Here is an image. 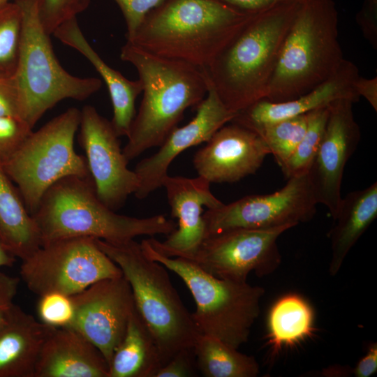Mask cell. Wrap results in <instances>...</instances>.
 Returning <instances> with one entry per match:
<instances>
[{
  "label": "cell",
  "mask_w": 377,
  "mask_h": 377,
  "mask_svg": "<svg viewBox=\"0 0 377 377\" xmlns=\"http://www.w3.org/2000/svg\"><path fill=\"white\" fill-rule=\"evenodd\" d=\"M354 88L358 96H363L376 112L377 77L366 78L360 75L354 82Z\"/></svg>",
  "instance_id": "60d3db41"
},
{
  "label": "cell",
  "mask_w": 377,
  "mask_h": 377,
  "mask_svg": "<svg viewBox=\"0 0 377 377\" xmlns=\"http://www.w3.org/2000/svg\"><path fill=\"white\" fill-rule=\"evenodd\" d=\"M37 312L40 321L54 327H68L74 316L72 297L50 293L40 297Z\"/></svg>",
  "instance_id": "1f68e13d"
},
{
  "label": "cell",
  "mask_w": 377,
  "mask_h": 377,
  "mask_svg": "<svg viewBox=\"0 0 377 377\" xmlns=\"http://www.w3.org/2000/svg\"><path fill=\"white\" fill-rule=\"evenodd\" d=\"M34 377H109L101 351L77 331L55 327L40 350Z\"/></svg>",
  "instance_id": "ffe728a7"
},
{
  "label": "cell",
  "mask_w": 377,
  "mask_h": 377,
  "mask_svg": "<svg viewBox=\"0 0 377 377\" xmlns=\"http://www.w3.org/2000/svg\"><path fill=\"white\" fill-rule=\"evenodd\" d=\"M80 121V110L67 109L38 131H32L1 161L31 215L44 193L57 182L69 176L91 177L85 157L77 154L74 148Z\"/></svg>",
  "instance_id": "9c48e42d"
},
{
  "label": "cell",
  "mask_w": 377,
  "mask_h": 377,
  "mask_svg": "<svg viewBox=\"0 0 377 377\" xmlns=\"http://www.w3.org/2000/svg\"><path fill=\"white\" fill-rule=\"evenodd\" d=\"M193 351L198 371L205 377H256L259 364L253 356L238 351L217 338L200 334Z\"/></svg>",
  "instance_id": "4316f807"
},
{
  "label": "cell",
  "mask_w": 377,
  "mask_h": 377,
  "mask_svg": "<svg viewBox=\"0 0 377 377\" xmlns=\"http://www.w3.org/2000/svg\"><path fill=\"white\" fill-rule=\"evenodd\" d=\"M20 279L0 272V327L6 322L15 306Z\"/></svg>",
  "instance_id": "74e56055"
},
{
  "label": "cell",
  "mask_w": 377,
  "mask_h": 377,
  "mask_svg": "<svg viewBox=\"0 0 377 377\" xmlns=\"http://www.w3.org/2000/svg\"><path fill=\"white\" fill-rule=\"evenodd\" d=\"M345 59L333 0H304L284 40L265 100L296 98L331 77Z\"/></svg>",
  "instance_id": "8992f818"
},
{
  "label": "cell",
  "mask_w": 377,
  "mask_h": 377,
  "mask_svg": "<svg viewBox=\"0 0 377 377\" xmlns=\"http://www.w3.org/2000/svg\"><path fill=\"white\" fill-rule=\"evenodd\" d=\"M280 190L269 194L250 195L203 213L206 237L226 230L295 227L311 221L317 200L307 173L288 179Z\"/></svg>",
  "instance_id": "7c38bea8"
},
{
  "label": "cell",
  "mask_w": 377,
  "mask_h": 377,
  "mask_svg": "<svg viewBox=\"0 0 377 377\" xmlns=\"http://www.w3.org/2000/svg\"><path fill=\"white\" fill-rule=\"evenodd\" d=\"M377 371V343H372L366 354L352 369L350 374L355 377H370Z\"/></svg>",
  "instance_id": "ab89813d"
},
{
  "label": "cell",
  "mask_w": 377,
  "mask_h": 377,
  "mask_svg": "<svg viewBox=\"0 0 377 377\" xmlns=\"http://www.w3.org/2000/svg\"><path fill=\"white\" fill-rule=\"evenodd\" d=\"M268 154L258 134L230 122L195 152L193 163L198 176L210 184H231L256 173Z\"/></svg>",
  "instance_id": "e0dca14e"
},
{
  "label": "cell",
  "mask_w": 377,
  "mask_h": 377,
  "mask_svg": "<svg viewBox=\"0 0 377 377\" xmlns=\"http://www.w3.org/2000/svg\"><path fill=\"white\" fill-rule=\"evenodd\" d=\"M314 313L302 296L290 293L279 298L267 318V343L274 354L311 337L314 331Z\"/></svg>",
  "instance_id": "484cf974"
},
{
  "label": "cell",
  "mask_w": 377,
  "mask_h": 377,
  "mask_svg": "<svg viewBox=\"0 0 377 377\" xmlns=\"http://www.w3.org/2000/svg\"><path fill=\"white\" fill-rule=\"evenodd\" d=\"M377 217V182L342 198L327 235L331 243L329 274L336 276L345 258Z\"/></svg>",
  "instance_id": "603a6c76"
},
{
  "label": "cell",
  "mask_w": 377,
  "mask_h": 377,
  "mask_svg": "<svg viewBox=\"0 0 377 377\" xmlns=\"http://www.w3.org/2000/svg\"><path fill=\"white\" fill-rule=\"evenodd\" d=\"M328 106L307 113L305 133L285 165L281 168L287 179L306 174L318 152L328 117Z\"/></svg>",
  "instance_id": "f1b7e54d"
},
{
  "label": "cell",
  "mask_w": 377,
  "mask_h": 377,
  "mask_svg": "<svg viewBox=\"0 0 377 377\" xmlns=\"http://www.w3.org/2000/svg\"><path fill=\"white\" fill-rule=\"evenodd\" d=\"M41 246L59 239L91 237L107 242L170 235L177 223L163 215L136 218L119 214L98 197L91 177H64L50 186L31 215Z\"/></svg>",
  "instance_id": "277c9868"
},
{
  "label": "cell",
  "mask_w": 377,
  "mask_h": 377,
  "mask_svg": "<svg viewBox=\"0 0 377 377\" xmlns=\"http://www.w3.org/2000/svg\"><path fill=\"white\" fill-rule=\"evenodd\" d=\"M210 183L203 177L168 175L163 186L165 189L171 216L177 219V228L160 242L147 239L150 245L161 254L176 257L194 251L206 237L203 206L214 209L223 203L210 191Z\"/></svg>",
  "instance_id": "ac0fdd59"
},
{
  "label": "cell",
  "mask_w": 377,
  "mask_h": 377,
  "mask_svg": "<svg viewBox=\"0 0 377 377\" xmlns=\"http://www.w3.org/2000/svg\"><path fill=\"white\" fill-rule=\"evenodd\" d=\"M22 15L20 54L14 77L20 93L22 119L33 128L43 114L62 100L84 101L97 92L102 82L80 77L59 64L50 34L38 15L39 0H13Z\"/></svg>",
  "instance_id": "ba28073f"
},
{
  "label": "cell",
  "mask_w": 377,
  "mask_h": 377,
  "mask_svg": "<svg viewBox=\"0 0 377 377\" xmlns=\"http://www.w3.org/2000/svg\"><path fill=\"white\" fill-rule=\"evenodd\" d=\"M71 297L74 316L68 327L94 344L109 366L135 308L128 281L123 275L103 279Z\"/></svg>",
  "instance_id": "5bb4252c"
},
{
  "label": "cell",
  "mask_w": 377,
  "mask_h": 377,
  "mask_svg": "<svg viewBox=\"0 0 377 377\" xmlns=\"http://www.w3.org/2000/svg\"><path fill=\"white\" fill-rule=\"evenodd\" d=\"M205 76L207 92L196 107L195 116L187 124L173 129L156 153L137 163L134 171L139 177L140 186L134 195L138 199H145L163 186L170 165L178 155L193 146L208 141L236 115L224 105Z\"/></svg>",
  "instance_id": "2e32d148"
},
{
  "label": "cell",
  "mask_w": 377,
  "mask_h": 377,
  "mask_svg": "<svg viewBox=\"0 0 377 377\" xmlns=\"http://www.w3.org/2000/svg\"><path fill=\"white\" fill-rule=\"evenodd\" d=\"M293 228H236L209 235L185 258L219 279L247 281L250 273L262 277L272 274L281 263L277 239Z\"/></svg>",
  "instance_id": "8fae6325"
},
{
  "label": "cell",
  "mask_w": 377,
  "mask_h": 377,
  "mask_svg": "<svg viewBox=\"0 0 377 377\" xmlns=\"http://www.w3.org/2000/svg\"><path fill=\"white\" fill-rule=\"evenodd\" d=\"M9 1V0H0V8L4 5H6V3H8Z\"/></svg>",
  "instance_id": "7bdbcfd3"
},
{
  "label": "cell",
  "mask_w": 377,
  "mask_h": 377,
  "mask_svg": "<svg viewBox=\"0 0 377 377\" xmlns=\"http://www.w3.org/2000/svg\"><path fill=\"white\" fill-rule=\"evenodd\" d=\"M234 8L246 13H256L266 10L276 4L304 0H219Z\"/></svg>",
  "instance_id": "f35d334b"
},
{
  "label": "cell",
  "mask_w": 377,
  "mask_h": 377,
  "mask_svg": "<svg viewBox=\"0 0 377 377\" xmlns=\"http://www.w3.org/2000/svg\"><path fill=\"white\" fill-rule=\"evenodd\" d=\"M54 328L15 304L0 327V377H34L42 347Z\"/></svg>",
  "instance_id": "7402d4cb"
},
{
  "label": "cell",
  "mask_w": 377,
  "mask_h": 377,
  "mask_svg": "<svg viewBox=\"0 0 377 377\" xmlns=\"http://www.w3.org/2000/svg\"><path fill=\"white\" fill-rule=\"evenodd\" d=\"M307 124V114L262 126L253 131L260 135L270 154L281 168L302 140Z\"/></svg>",
  "instance_id": "83f0119b"
},
{
  "label": "cell",
  "mask_w": 377,
  "mask_h": 377,
  "mask_svg": "<svg viewBox=\"0 0 377 377\" xmlns=\"http://www.w3.org/2000/svg\"><path fill=\"white\" fill-rule=\"evenodd\" d=\"M119 7L126 25V40L134 36L140 24L152 10L165 0H114Z\"/></svg>",
  "instance_id": "836d02e7"
},
{
  "label": "cell",
  "mask_w": 377,
  "mask_h": 377,
  "mask_svg": "<svg viewBox=\"0 0 377 377\" xmlns=\"http://www.w3.org/2000/svg\"><path fill=\"white\" fill-rule=\"evenodd\" d=\"M90 0H39L38 15L44 29L52 34L62 23L85 10Z\"/></svg>",
  "instance_id": "4dcf8cb0"
},
{
  "label": "cell",
  "mask_w": 377,
  "mask_h": 377,
  "mask_svg": "<svg viewBox=\"0 0 377 377\" xmlns=\"http://www.w3.org/2000/svg\"><path fill=\"white\" fill-rule=\"evenodd\" d=\"M52 34L83 55L101 76L112 102L113 128L119 137H127L136 114L135 100L142 91L140 80H128L107 64L86 39L76 17L62 23Z\"/></svg>",
  "instance_id": "44dd1931"
},
{
  "label": "cell",
  "mask_w": 377,
  "mask_h": 377,
  "mask_svg": "<svg viewBox=\"0 0 377 377\" xmlns=\"http://www.w3.org/2000/svg\"><path fill=\"white\" fill-rule=\"evenodd\" d=\"M302 2L281 3L252 14L209 64L201 68L228 110L237 114L265 98L284 40Z\"/></svg>",
  "instance_id": "6da1fadb"
},
{
  "label": "cell",
  "mask_w": 377,
  "mask_h": 377,
  "mask_svg": "<svg viewBox=\"0 0 377 377\" xmlns=\"http://www.w3.org/2000/svg\"><path fill=\"white\" fill-rule=\"evenodd\" d=\"M120 58L135 68L143 94L122 149L129 162L163 142L186 110L205 98L207 81L202 68L150 53L128 41Z\"/></svg>",
  "instance_id": "7a4b0ae2"
},
{
  "label": "cell",
  "mask_w": 377,
  "mask_h": 377,
  "mask_svg": "<svg viewBox=\"0 0 377 377\" xmlns=\"http://www.w3.org/2000/svg\"><path fill=\"white\" fill-rule=\"evenodd\" d=\"M96 241L128 281L135 308L156 343L163 366L179 350L193 348L201 333L166 267L147 257L133 239Z\"/></svg>",
  "instance_id": "5b68a950"
},
{
  "label": "cell",
  "mask_w": 377,
  "mask_h": 377,
  "mask_svg": "<svg viewBox=\"0 0 377 377\" xmlns=\"http://www.w3.org/2000/svg\"><path fill=\"white\" fill-rule=\"evenodd\" d=\"M22 114L20 93L14 75L0 76V116L22 119Z\"/></svg>",
  "instance_id": "d590c367"
},
{
  "label": "cell",
  "mask_w": 377,
  "mask_h": 377,
  "mask_svg": "<svg viewBox=\"0 0 377 377\" xmlns=\"http://www.w3.org/2000/svg\"><path fill=\"white\" fill-rule=\"evenodd\" d=\"M198 372L193 348H184L163 365L155 377H191L197 376Z\"/></svg>",
  "instance_id": "e575fe53"
},
{
  "label": "cell",
  "mask_w": 377,
  "mask_h": 377,
  "mask_svg": "<svg viewBox=\"0 0 377 377\" xmlns=\"http://www.w3.org/2000/svg\"><path fill=\"white\" fill-rule=\"evenodd\" d=\"M15 262V258L0 243V267H11Z\"/></svg>",
  "instance_id": "b9f144b4"
},
{
  "label": "cell",
  "mask_w": 377,
  "mask_h": 377,
  "mask_svg": "<svg viewBox=\"0 0 377 377\" xmlns=\"http://www.w3.org/2000/svg\"><path fill=\"white\" fill-rule=\"evenodd\" d=\"M0 159V243L14 257L27 258L41 246L39 232Z\"/></svg>",
  "instance_id": "cb8c5ba5"
},
{
  "label": "cell",
  "mask_w": 377,
  "mask_h": 377,
  "mask_svg": "<svg viewBox=\"0 0 377 377\" xmlns=\"http://www.w3.org/2000/svg\"><path fill=\"white\" fill-rule=\"evenodd\" d=\"M22 15L15 2L0 8V76L15 73L21 41Z\"/></svg>",
  "instance_id": "f546056e"
},
{
  "label": "cell",
  "mask_w": 377,
  "mask_h": 377,
  "mask_svg": "<svg viewBox=\"0 0 377 377\" xmlns=\"http://www.w3.org/2000/svg\"><path fill=\"white\" fill-rule=\"evenodd\" d=\"M122 275L119 267L91 237L45 244L22 260L20 266L22 279L40 297L50 293L72 296L97 281Z\"/></svg>",
  "instance_id": "30bf717a"
},
{
  "label": "cell",
  "mask_w": 377,
  "mask_h": 377,
  "mask_svg": "<svg viewBox=\"0 0 377 377\" xmlns=\"http://www.w3.org/2000/svg\"><path fill=\"white\" fill-rule=\"evenodd\" d=\"M353 101L340 99L328 105L325 131L307 172L318 204L334 219L339 208L342 179L348 161L359 144L361 133L353 111Z\"/></svg>",
  "instance_id": "9a60e30c"
},
{
  "label": "cell",
  "mask_w": 377,
  "mask_h": 377,
  "mask_svg": "<svg viewBox=\"0 0 377 377\" xmlns=\"http://www.w3.org/2000/svg\"><path fill=\"white\" fill-rule=\"evenodd\" d=\"M251 15L219 0H165L126 41L158 56L205 68Z\"/></svg>",
  "instance_id": "3957f363"
},
{
  "label": "cell",
  "mask_w": 377,
  "mask_h": 377,
  "mask_svg": "<svg viewBox=\"0 0 377 377\" xmlns=\"http://www.w3.org/2000/svg\"><path fill=\"white\" fill-rule=\"evenodd\" d=\"M162 367L156 343L135 308L109 363V377H155Z\"/></svg>",
  "instance_id": "d4e9b609"
},
{
  "label": "cell",
  "mask_w": 377,
  "mask_h": 377,
  "mask_svg": "<svg viewBox=\"0 0 377 377\" xmlns=\"http://www.w3.org/2000/svg\"><path fill=\"white\" fill-rule=\"evenodd\" d=\"M359 76L357 66L344 59L331 77L310 91L283 102L258 101L238 112L230 122L253 131L268 124L307 114L340 99L356 103L360 97L355 92L354 82Z\"/></svg>",
  "instance_id": "d6986e66"
},
{
  "label": "cell",
  "mask_w": 377,
  "mask_h": 377,
  "mask_svg": "<svg viewBox=\"0 0 377 377\" xmlns=\"http://www.w3.org/2000/svg\"><path fill=\"white\" fill-rule=\"evenodd\" d=\"M356 22L364 38L377 48V0H364L356 15Z\"/></svg>",
  "instance_id": "8d00e7d4"
},
{
  "label": "cell",
  "mask_w": 377,
  "mask_h": 377,
  "mask_svg": "<svg viewBox=\"0 0 377 377\" xmlns=\"http://www.w3.org/2000/svg\"><path fill=\"white\" fill-rule=\"evenodd\" d=\"M78 141L85 152L90 176L98 198L117 211L134 194L140 179L128 168L119 136L111 121L87 105L80 110Z\"/></svg>",
  "instance_id": "4fadbf2b"
},
{
  "label": "cell",
  "mask_w": 377,
  "mask_h": 377,
  "mask_svg": "<svg viewBox=\"0 0 377 377\" xmlns=\"http://www.w3.org/2000/svg\"><path fill=\"white\" fill-rule=\"evenodd\" d=\"M140 245L147 257L163 265L184 282L195 302L192 316L202 334L237 349L249 341L260 315L265 293L263 287L217 278L185 258L161 254L147 239Z\"/></svg>",
  "instance_id": "52a82bcc"
},
{
  "label": "cell",
  "mask_w": 377,
  "mask_h": 377,
  "mask_svg": "<svg viewBox=\"0 0 377 377\" xmlns=\"http://www.w3.org/2000/svg\"><path fill=\"white\" fill-rule=\"evenodd\" d=\"M32 132L22 119L0 116V159L8 158Z\"/></svg>",
  "instance_id": "d6a6232c"
}]
</instances>
